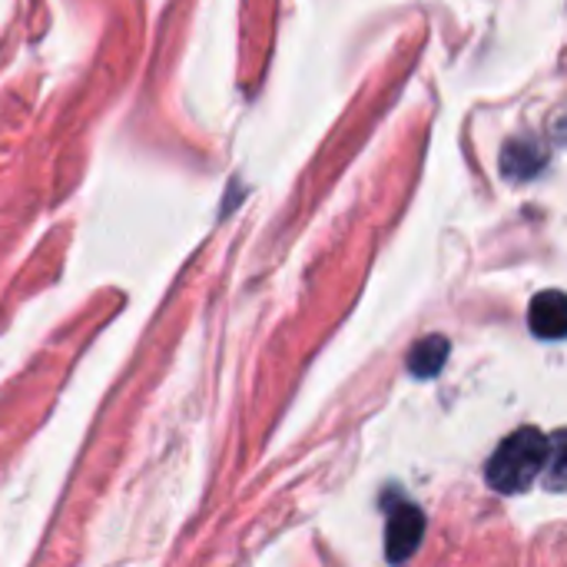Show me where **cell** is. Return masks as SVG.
<instances>
[{"label": "cell", "mask_w": 567, "mask_h": 567, "mask_svg": "<svg viewBox=\"0 0 567 567\" xmlns=\"http://www.w3.org/2000/svg\"><path fill=\"white\" fill-rule=\"evenodd\" d=\"M545 485L551 492H567V429L551 435V455L545 468Z\"/></svg>", "instance_id": "6"}, {"label": "cell", "mask_w": 567, "mask_h": 567, "mask_svg": "<svg viewBox=\"0 0 567 567\" xmlns=\"http://www.w3.org/2000/svg\"><path fill=\"white\" fill-rule=\"evenodd\" d=\"M502 166H505V176L512 179H532L545 166V153L535 140H515L505 146Z\"/></svg>", "instance_id": "5"}, {"label": "cell", "mask_w": 567, "mask_h": 567, "mask_svg": "<svg viewBox=\"0 0 567 567\" xmlns=\"http://www.w3.org/2000/svg\"><path fill=\"white\" fill-rule=\"evenodd\" d=\"M528 326L538 339H548V342L567 339V292L561 289L538 292L528 309Z\"/></svg>", "instance_id": "3"}, {"label": "cell", "mask_w": 567, "mask_h": 567, "mask_svg": "<svg viewBox=\"0 0 567 567\" xmlns=\"http://www.w3.org/2000/svg\"><path fill=\"white\" fill-rule=\"evenodd\" d=\"M422 535H425V515L415 505H399L389 515V525H385V555H389V565H405L419 551Z\"/></svg>", "instance_id": "2"}, {"label": "cell", "mask_w": 567, "mask_h": 567, "mask_svg": "<svg viewBox=\"0 0 567 567\" xmlns=\"http://www.w3.org/2000/svg\"><path fill=\"white\" fill-rule=\"evenodd\" d=\"M548 455H551V439L545 432L518 429L492 455L485 472L488 485L502 495H518L548 468Z\"/></svg>", "instance_id": "1"}, {"label": "cell", "mask_w": 567, "mask_h": 567, "mask_svg": "<svg viewBox=\"0 0 567 567\" xmlns=\"http://www.w3.org/2000/svg\"><path fill=\"white\" fill-rule=\"evenodd\" d=\"M449 362V339L445 336H425L415 342V349L409 352V369L415 379H432L445 369Z\"/></svg>", "instance_id": "4"}]
</instances>
